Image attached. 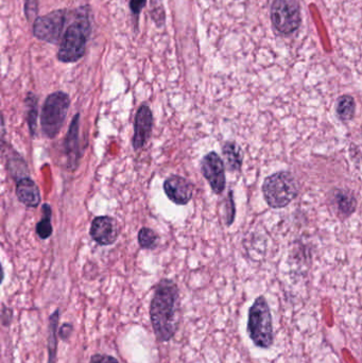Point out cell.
<instances>
[{
  "instance_id": "obj_10",
  "label": "cell",
  "mask_w": 362,
  "mask_h": 363,
  "mask_svg": "<svg viewBox=\"0 0 362 363\" xmlns=\"http://www.w3.org/2000/svg\"><path fill=\"white\" fill-rule=\"evenodd\" d=\"M153 114L151 108L147 104H142L137 110L134 119V150H142L150 140L152 133Z\"/></svg>"
},
{
  "instance_id": "obj_25",
  "label": "cell",
  "mask_w": 362,
  "mask_h": 363,
  "mask_svg": "<svg viewBox=\"0 0 362 363\" xmlns=\"http://www.w3.org/2000/svg\"><path fill=\"white\" fill-rule=\"evenodd\" d=\"M36 11H38V0H26L25 12L28 19H30L32 15H35Z\"/></svg>"
},
{
  "instance_id": "obj_17",
  "label": "cell",
  "mask_w": 362,
  "mask_h": 363,
  "mask_svg": "<svg viewBox=\"0 0 362 363\" xmlns=\"http://www.w3.org/2000/svg\"><path fill=\"white\" fill-rule=\"evenodd\" d=\"M356 112V102L351 95L340 96L336 102V116L342 123L352 121Z\"/></svg>"
},
{
  "instance_id": "obj_9",
  "label": "cell",
  "mask_w": 362,
  "mask_h": 363,
  "mask_svg": "<svg viewBox=\"0 0 362 363\" xmlns=\"http://www.w3.org/2000/svg\"><path fill=\"white\" fill-rule=\"evenodd\" d=\"M89 234L98 245L103 247L114 245L119 236L118 223L110 216H99L91 222Z\"/></svg>"
},
{
  "instance_id": "obj_15",
  "label": "cell",
  "mask_w": 362,
  "mask_h": 363,
  "mask_svg": "<svg viewBox=\"0 0 362 363\" xmlns=\"http://www.w3.org/2000/svg\"><path fill=\"white\" fill-rule=\"evenodd\" d=\"M61 313L57 309L52 315L49 317L48 323V363L57 362V336H59V322Z\"/></svg>"
},
{
  "instance_id": "obj_23",
  "label": "cell",
  "mask_w": 362,
  "mask_h": 363,
  "mask_svg": "<svg viewBox=\"0 0 362 363\" xmlns=\"http://www.w3.org/2000/svg\"><path fill=\"white\" fill-rule=\"evenodd\" d=\"M146 4L147 0H130V9H131V12L133 13L134 17L138 18L140 12H142Z\"/></svg>"
},
{
  "instance_id": "obj_12",
  "label": "cell",
  "mask_w": 362,
  "mask_h": 363,
  "mask_svg": "<svg viewBox=\"0 0 362 363\" xmlns=\"http://www.w3.org/2000/svg\"><path fill=\"white\" fill-rule=\"evenodd\" d=\"M79 131H80V114H76L70 123L69 130L64 140V151L67 157V166L70 172H74L78 168L79 161H80Z\"/></svg>"
},
{
  "instance_id": "obj_5",
  "label": "cell",
  "mask_w": 362,
  "mask_h": 363,
  "mask_svg": "<svg viewBox=\"0 0 362 363\" xmlns=\"http://www.w3.org/2000/svg\"><path fill=\"white\" fill-rule=\"evenodd\" d=\"M70 98L64 91L50 94L45 100L40 114L43 133L49 140L57 138L63 128L69 110Z\"/></svg>"
},
{
  "instance_id": "obj_21",
  "label": "cell",
  "mask_w": 362,
  "mask_h": 363,
  "mask_svg": "<svg viewBox=\"0 0 362 363\" xmlns=\"http://www.w3.org/2000/svg\"><path fill=\"white\" fill-rule=\"evenodd\" d=\"M225 223L227 226L233 224L235 220L236 207L235 202H234L233 191L229 192V198H227V203H225Z\"/></svg>"
},
{
  "instance_id": "obj_7",
  "label": "cell",
  "mask_w": 362,
  "mask_h": 363,
  "mask_svg": "<svg viewBox=\"0 0 362 363\" xmlns=\"http://www.w3.org/2000/svg\"><path fill=\"white\" fill-rule=\"evenodd\" d=\"M65 10H57L35 19L33 35L44 42L57 44L67 19Z\"/></svg>"
},
{
  "instance_id": "obj_4",
  "label": "cell",
  "mask_w": 362,
  "mask_h": 363,
  "mask_svg": "<svg viewBox=\"0 0 362 363\" xmlns=\"http://www.w3.org/2000/svg\"><path fill=\"white\" fill-rule=\"evenodd\" d=\"M264 198L271 208L288 206L299 194V185L295 176L289 172H278L264 181Z\"/></svg>"
},
{
  "instance_id": "obj_8",
  "label": "cell",
  "mask_w": 362,
  "mask_h": 363,
  "mask_svg": "<svg viewBox=\"0 0 362 363\" xmlns=\"http://www.w3.org/2000/svg\"><path fill=\"white\" fill-rule=\"evenodd\" d=\"M201 172L215 194H221L225 189V165L216 152H210L201 162Z\"/></svg>"
},
{
  "instance_id": "obj_18",
  "label": "cell",
  "mask_w": 362,
  "mask_h": 363,
  "mask_svg": "<svg viewBox=\"0 0 362 363\" xmlns=\"http://www.w3.org/2000/svg\"><path fill=\"white\" fill-rule=\"evenodd\" d=\"M42 213L44 217L42 218V220L36 225V234L43 240H46L52 235L53 232L52 224H51L52 209H51L50 205H43Z\"/></svg>"
},
{
  "instance_id": "obj_11",
  "label": "cell",
  "mask_w": 362,
  "mask_h": 363,
  "mask_svg": "<svg viewBox=\"0 0 362 363\" xmlns=\"http://www.w3.org/2000/svg\"><path fill=\"white\" fill-rule=\"evenodd\" d=\"M164 191L174 204L187 205L193 198V186L183 177L172 174L164 182Z\"/></svg>"
},
{
  "instance_id": "obj_24",
  "label": "cell",
  "mask_w": 362,
  "mask_h": 363,
  "mask_svg": "<svg viewBox=\"0 0 362 363\" xmlns=\"http://www.w3.org/2000/svg\"><path fill=\"white\" fill-rule=\"evenodd\" d=\"M74 332V326L69 323L62 324L61 328H59V338L63 341H67L72 336Z\"/></svg>"
},
{
  "instance_id": "obj_3",
  "label": "cell",
  "mask_w": 362,
  "mask_h": 363,
  "mask_svg": "<svg viewBox=\"0 0 362 363\" xmlns=\"http://www.w3.org/2000/svg\"><path fill=\"white\" fill-rule=\"evenodd\" d=\"M248 334L252 342L261 349H269L274 341L271 311L265 296H259L249 309Z\"/></svg>"
},
{
  "instance_id": "obj_1",
  "label": "cell",
  "mask_w": 362,
  "mask_h": 363,
  "mask_svg": "<svg viewBox=\"0 0 362 363\" xmlns=\"http://www.w3.org/2000/svg\"><path fill=\"white\" fill-rule=\"evenodd\" d=\"M150 320L159 342H169L181 324L180 290L172 279H163L155 286L150 303Z\"/></svg>"
},
{
  "instance_id": "obj_19",
  "label": "cell",
  "mask_w": 362,
  "mask_h": 363,
  "mask_svg": "<svg viewBox=\"0 0 362 363\" xmlns=\"http://www.w3.org/2000/svg\"><path fill=\"white\" fill-rule=\"evenodd\" d=\"M26 104H27V121L29 125L30 134L32 138L35 136L36 133V121H38V98L32 93H28L26 97Z\"/></svg>"
},
{
  "instance_id": "obj_2",
  "label": "cell",
  "mask_w": 362,
  "mask_h": 363,
  "mask_svg": "<svg viewBox=\"0 0 362 363\" xmlns=\"http://www.w3.org/2000/svg\"><path fill=\"white\" fill-rule=\"evenodd\" d=\"M89 9L82 8L76 11V16L72 25L67 28L62 38L57 59L63 63H74L85 55L87 40L91 34Z\"/></svg>"
},
{
  "instance_id": "obj_13",
  "label": "cell",
  "mask_w": 362,
  "mask_h": 363,
  "mask_svg": "<svg viewBox=\"0 0 362 363\" xmlns=\"http://www.w3.org/2000/svg\"><path fill=\"white\" fill-rule=\"evenodd\" d=\"M331 205L335 209L336 216L348 219L356 211L357 200L351 190L336 188L332 192Z\"/></svg>"
},
{
  "instance_id": "obj_6",
  "label": "cell",
  "mask_w": 362,
  "mask_h": 363,
  "mask_svg": "<svg viewBox=\"0 0 362 363\" xmlns=\"http://www.w3.org/2000/svg\"><path fill=\"white\" fill-rule=\"evenodd\" d=\"M274 29L282 34L297 31L301 25V8L298 0H274L271 6Z\"/></svg>"
},
{
  "instance_id": "obj_22",
  "label": "cell",
  "mask_w": 362,
  "mask_h": 363,
  "mask_svg": "<svg viewBox=\"0 0 362 363\" xmlns=\"http://www.w3.org/2000/svg\"><path fill=\"white\" fill-rule=\"evenodd\" d=\"M89 363H119L117 358L108 354H95L91 356Z\"/></svg>"
},
{
  "instance_id": "obj_16",
  "label": "cell",
  "mask_w": 362,
  "mask_h": 363,
  "mask_svg": "<svg viewBox=\"0 0 362 363\" xmlns=\"http://www.w3.org/2000/svg\"><path fill=\"white\" fill-rule=\"evenodd\" d=\"M222 153L227 169L232 172H240L244 157H242L239 146L235 142H231V140L225 142L222 147Z\"/></svg>"
},
{
  "instance_id": "obj_20",
  "label": "cell",
  "mask_w": 362,
  "mask_h": 363,
  "mask_svg": "<svg viewBox=\"0 0 362 363\" xmlns=\"http://www.w3.org/2000/svg\"><path fill=\"white\" fill-rule=\"evenodd\" d=\"M159 235L149 228H142L138 232V243L145 250H154L159 245Z\"/></svg>"
},
{
  "instance_id": "obj_14",
  "label": "cell",
  "mask_w": 362,
  "mask_h": 363,
  "mask_svg": "<svg viewBox=\"0 0 362 363\" xmlns=\"http://www.w3.org/2000/svg\"><path fill=\"white\" fill-rule=\"evenodd\" d=\"M16 196L27 207H38L40 204V188L29 177L16 181Z\"/></svg>"
}]
</instances>
